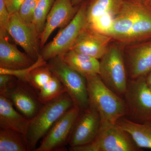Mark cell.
I'll use <instances>...</instances> for the list:
<instances>
[{"label":"cell","instance_id":"cell-1","mask_svg":"<svg viewBox=\"0 0 151 151\" xmlns=\"http://www.w3.org/2000/svg\"><path fill=\"white\" fill-rule=\"evenodd\" d=\"M89 105L97 110L102 120L116 123L127 116V104L123 97L113 92L103 82L98 74L85 77Z\"/></svg>","mask_w":151,"mask_h":151},{"label":"cell","instance_id":"cell-2","mask_svg":"<svg viewBox=\"0 0 151 151\" xmlns=\"http://www.w3.org/2000/svg\"><path fill=\"white\" fill-rule=\"evenodd\" d=\"M74 105L73 100L66 92L43 104L38 113L30 120L28 130L25 136L29 151H34L38 142Z\"/></svg>","mask_w":151,"mask_h":151},{"label":"cell","instance_id":"cell-3","mask_svg":"<svg viewBox=\"0 0 151 151\" xmlns=\"http://www.w3.org/2000/svg\"><path fill=\"white\" fill-rule=\"evenodd\" d=\"M127 74L123 46L116 42L111 44L100 60V78L113 92L124 97L129 81Z\"/></svg>","mask_w":151,"mask_h":151},{"label":"cell","instance_id":"cell-4","mask_svg":"<svg viewBox=\"0 0 151 151\" xmlns=\"http://www.w3.org/2000/svg\"><path fill=\"white\" fill-rule=\"evenodd\" d=\"M72 151H138L139 147L127 132L117 123L102 120L97 136L91 142Z\"/></svg>","mask_w":151,"mask_h":151},{"label":"cell","instance_id":"cell-5","mask_svg":"<svg viewBox=\"0 0 151 151\" xmlns=\"http://www.w3.org/2000/svg\"><path fill=\"white\" fill-rule=\"evenodd\" d=\"M87 4L83 2L69 24L43 47L40 54L45 60L48 61L71 50L80 33L88 24L86 16Z\"/></svg>","mask_w":151,"mask_h":151},{"label":"cell","instance_id":"cell-6","mask_svg":"<svg viewBox=\"0 0 151 151\" xmlns=\"http://www.w3.org/2000/svg\"><path fill=\"white\" fill-rule=\"evenodd\" d=\"M47 65L59 79L73 100L81 110L89 107L86 78L71 68L59 56L48 60Z\"/></svg>","mask_w":151,"mask_h":151},{"label":"cell","instance_id":"cell-7","mask_svg":"<svg viewBox=\"0 0 151 151\" xmlns=\"http://www.w3.org/2000/svg\"><path fill=\"white\" fill-rule=\"evenodd\" d=\"M146 76L130 79L124 96L127 116L139 123L151 121V90L146 82Z\"/></svg>","mask_w":151,"mask_h":151},{"label":"cell","instance_id":"cell-8","mask_svg":"<svg viewBox=\"0 0 151 151\" xmlns=\"http://www.w3.org/2000/svg\"><path fill=\"white\" fill-rule=\"evenodd\" d=\"M81 110L76 105L68 110L55 123L42 138L34 151H62L70 139L73 127Z\"/></svg>","mask_w":151,"mask_h":151},{"label":"cell","instance_id":"cell-9","mask_svg":"<svg viewBox=\"0 0 151 151\" xmlns=\"http://www.w3.org/2000/svg\"><path fill=\"white\" fill-rule=\"evenodd\" d=\"M3 95L10 100L19 113L29 120L37 115L43 105L39 99L37 90L27 81L17 78L10 84Z\"/></svg>","mask_w":151,"mask_h":151},{"label":"cell","instance_id":"cell-10","mask_svg":"<svg viewBox=\"0 0 151 151\" xmlns=\"http://www.w3.org/2000/svg\"><path fill=\"white\" fill-rule=\"evenodd\" d=\"M7 33L14 42L23 49L25 53L36 60L40 53V35L33 23L22 20L17 13L11 16Z\"/></svg>","mask_w":151,"mask_h":151},{"label":"cell","instance_id":"cell-11","mask_svg":"<svg viewBox=\"0 0 151 151\" xmlns=\"http://www.w3.org/2000/svg\"><path fill=\"white\" fill-rule=\"evenodd\" d=\"M102 119L95 108L89 105L81 110L70 135V148L80 147L91 142L100 129Z\"/></svg>","mask_w":151,"mask_h":151},{"label":"cell","instance_id":"cell-12","mask_svg":"<svg viewBox=\"0 0 151 151\" xmlns=\"http://www.w3.org/2000/svg\"><path fill=\"white\" fill-rule=\"evenodd\" d=\"M130 79L146 76L151 70V39L123 46Z\"/></svg>","mask_w":151,"mask_h":151},{"label":"cell","instance_id":"cell-13","mask_svg":"<svg viewBox=\"0 0 151 151\" xmlns=\"http://www.w3.org/2000/svg\"><path fill=\"white\" fill-rule=\"evenodd\" d=\"M141 4V0H124L107 34L113 41L122 45L127 39L137 18Z\"/></svg>","mask_w":151,"mask_h":151},{"label":"cell","instance_id":"cell-14","mask_svg":"<svg viewBox=\"0 0 151 151\" xmlns=\"http://www.w3.org/2000/svg\"><path fill=\"white\" fill-rule=\"evenodd\" d=\"M112 41L111 37L97 31L88 24L80 33L71 50L100 60L108 51Z\"/></svg>","mask_w":151,"mask_h":151},{"label":"cell","instance_id":"cell-15","mask_svg":"<svg viewBox=\"0 0 151 151\" xmlns=\"http://www.w3.org/2000/svg\"><path fill=\"white\" fill-rule=\"evenodd\" d=\"M78 8L71 0H55L47 16L45 27L40 35V47L42 48L53 31L65 27L75 16Z\"/></svg>","mask_w":151,"mask_h":151},{"label":"cell","instance_id":"cell-16","mask_svg":"<svg viewBox=\"0 0 151 151\" xmlns=\"http://www.w3.org/2000/svg\"><path fill=\"white\" fill-rule=\"evenodd\" d=\"M14 108L8 98L0 94V129L14 130L26 136L30 120Z\"/></svg>","mask_w":151,"mask_h":151},{"label":"cell","instance_id":"cell-17","mask_svg":"<svg viewBox=\"0 0 151 151\" xmlns=\"http://www.w3.org/2000/svg\"><path fill=\"white\" fill-rule=\"evenodd\" d=\"M35 61L27 53L19 50L6 37L0 36V68L21 69L30 66Z\"/></svg>","mask_w":151,"mask_h":151},{"label":"cell","instance_id":"cell-18","mask_svg":"<svg viewBox=\"0 0 151 151\" xmlns=\"http://www.w3.org/2000/svg\"><path fill=\"white\" fill-rule=\"evenodd\" d=\"M151 39V6L146 4L141 1L139 14L129 35L120 45L124 46Z\"/></svg>","mask_w":151,"mask_h":151},{"label":"cell","instance_id":"cell-19","mask_svg":"<svg viewBox=\"0 0 151 151\" xmlns=\"http://www.w3.org/2000/svg\"><path fill=\"white\" fill-rule=\"evenodd\" d=\"M58 56L69 67L85 77L92 74H99V60L73 50Z\"/></svg>","mask_w":151,"mask_h":151},{"label":"cell","instance_id":"cell-20","mask_svg":"<svg viewBox=\"0 0 151 151\" xmlns=\"http://www.w3.org/2000/svg\"><path fill=\"white\" fill-rule=\"evenodd\" d=\"M139 148L151 149V122L139 123L122 117L116 122Z\"/></svg>","mask_w":151,"mask_h":151},{"label":"cell","instance_id":"cell-21","mask_svg":"<svg viewBox=\"0 0 151 151\" xmlns=\"http://www.w3.org/2000/svg\"><path fill=\"white\" fill-rule=\"evenodd\" d=\"M124 0H90L87 3L86 16L88 24L106 15L115 17L119 12Z\"/></svg>","mask_w":151,"mask_h":151},{"label":"cell","instance_id":"cell-22","mask_svg":"<svg viewBox=\"0 0 151 151\" xmlns=\"http://www.w3.org/2000/svg\"><path fill=\"white\" fill-rule=\"evenodd\" d=\"M0 129V151H29L25 135L14 130Z\"/></svg>","mask_w":151,"mask_h":151},{"label":"cell","instance_id":"cell-23","mask_svg":"<svg viewBox=\"0 0 151 151\" xmlns=\"http://www.w3.org/2000/svg\"><path fill=\"white\" fill-rule=\"evenodd\" d=\"M65 92V87L54 74L51 80L38 92V95L41 103L44 104Z\"/></svg>","mask_w":151,"mask_h":151},{"label":"cell","instance_id":"cell-24","mask_svg":"<svg viewBox=\"0 0 151 151\" xmlns=\"http://www.w3.org/2000/svg\"><path fill=\"white\" fill-rule=\"evenodd\" d=\"M55 0H38L35 11L32 23L40 35L45 27L46 19Z\"/></svg>","mask_w":151,"mask_h":151},{"label":"cell","instance_id":"cell-25","mask_svg":"<svg viewBox=\"0 0 151 151\" xmlns=\"http://www.w3.org/2000/svg\"><path fill=\"white\" fill-rule=\"evenodd\" d=\"M53 75L47 65H44L33 70L28 76L26 81L38 92L51 80Z\"/></svg>","mask_w":151,"mask_h":151},{"label":"cell","instance_id":"cell-26","mask_svg":"<svg viewBox=\"0 0 151 151\" xmlns=\"http://www.w3.org/2000/svg\"><path fill=\"white\" fill-rule=\"evenodd\" d=\"M47 64V62L46 60H45L40 54L34 63L30 66L19 69H9L0 68V74H9L12 76L17 79L26 81L28 76L33 70L38 67L46 65Z\"/></svg>","mask_w":151,"mask_h":151},{"label":"cell","instance_id":"cell-27","mask_svg":"<svg viewBox=\"0 0 151 151\" xmlns=\"http://www.w3.org/2000/svg\"><path fill=\"white\" fill-rule=\"evenodd\" d=\"M38 0H26L17 14L22 20L27 23H32L35 11Z\"/></svg>","mask_w":151,"mask_h":151},{"label":"cell","instance_id":"cell-28","mask_svg":"<svg viewBox=\"0 0 151 151\" xmlns=\"http://www.w3.org/2000/svg\"><path fill=\"white\" fill-rule=\"evenodd\" d=\"M11 15L4 0H0V36L6 37Z\"/></svg>","mask_w":151,"mask_h":151},{"label":"cell","instance_id":"cell-29","mask_svg":"<svg viewBox=\"0 0 151 151\" xmlns=\"http://www.w3.org/2000/svg\"><path fill=\"white\" fill-rule=\"evenodd\" d=\"M16 78L9 74H0V94L5 93L9 85Z\"/></svg>","mask_w":151,"mask_h":151},{"label":"cell","instance_id":"cell-30","mask_svg":"<svg viewBox=\"0 0 151 151\" xmlns=\"http://www.w3.org/2000/svg\"><path fill=\"white\" fill-rule=\"evenodd\" d=\"M26 0H5L7 8L11 15L17 13L22 4Z\"/></svg>","mask_w":151,"mask_h":151},{"label":"cell","instance_id":"cell-31","mask_svg":"<svg viewBox=\"0 0 151 151\" xmlns=\"http://www.w3.org/2000/svg\"><path fill=\"white\" fill-rule=\"evenodd\" d=\"M146 80L147 86L151 90V70L146 76Z\"/></svg>","mask_w":151,"mask_h":151},{"label":"cell","instance_id":"cell-32","mask_svg":"<svg viewBox=\"0 0 151 151\" xmlns=\"http://www.w3.org/2000/svg\"><path fill=\"white\" fill-rule=\"evenodd\" d=\"M71 1L73 5L77 6L80 4H82L84 1V0H71Z\"/></svg>","mask_w":151,"mask_h":151},{"label":"cell","instance_id":"cell-33","mask_svg":"<svg viewBox=\"0 0 151 151\" xmlns=\"http://www.w3.org/2000/svg\"><path fill=\"white\" fill-rule=\"evenodd\" d=\"M143 3L149 5L151 6V0H141Z\"/></svg>","mask_w":151,"mask_h":151},{"label":"cell","instance_id":"cell-34","mask_svg":"<svg viewBox=\"0 0 151 151\" xmlns=\"http://www.w3.org/2000/svg\"><path fill=\"white\" fill-rule=\"evenodd\" d=\"M4 1H5V0H4Z\"/></svg>","mask_w":151,"mask_h":151},{"label":"cell","instance_id":"cell-35","mask_svg":"<svg viewBox=\"0 0 151 151\" xmlns=\"http://www.w3.org/2000/svg\"></svg>","mask_w":151,"mask_h":151}]
</instances>
